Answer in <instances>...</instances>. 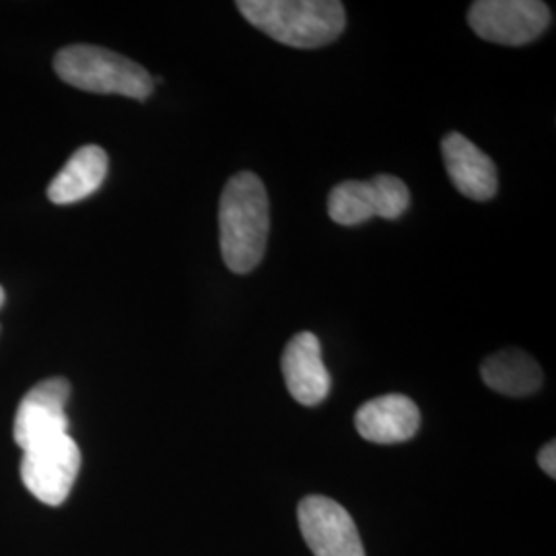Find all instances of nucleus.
<instances>
[{"label": "nucleus", "mask_w": 556, "mask_h": 556, "mask_svg": "<svg viewBox=\"0 0 556 556\" xmlns=\"http://www.w3.org/2000/svg\"><path fill=\"white\" fill-rule=\"evenodd\" d=\"M484 383L503 396H530L542 386V369L523 351L509 349L486 358L480 367Z\"/></svg>", "instance_id": "ddd939ff"}, {"label": "nucleus", "mask_w": 556, "mask_h": 556, "mask_svg": "<svg viewBox=\"0 0 556 556\" xmlns=\"http://www.w3.org/2000/svg\"><path fill=\"white\" fill-rule=\"evenodd\" d=\"M355 425L361 438L379 445H392L417 435L420 413L410 397L386 394L365 402L357 410Z\"/></svg>", "instance_id": "9b49d317"}, {"label": "nucleus", "mask_w": 556, "mask_h": 556, "mask_svg": "<svg viewBox=\"0 0 556 556\" xmlns=\"http://www.w3.org/2000/svg\"><path fill=\"white\" fill-rule=\"evenodd\" d=\"M441 153L447 176L454 181L459 194L478 202L491 200L497 194V167L472 140L450 132L441 142Z\"/></svg>", "instance_id": "9d476101"}, {"label": "nucleus", "mask_w": 556, "mask_h": 556, "mask_svg": "<svg viewBox=\"0 0 556 556\" xmlns=\"http://www.w3.org/2000/svg\"><path fill=\"white\" fill-rule=\"evenodd\" d=\"M410 204V192L400 178L381 174L369 181H342L328 197L330 219L351 227L369 219H400Z\"/></svg>", "instance_id": "20e7f679"}, {"label": "nucleus", "mask_w": 556, "mask_h": 556, "mask_svg": "<svg viewBox=\"0 0 556 556\" xmlns=\"http://www.w3.org/2000/svg\"><path fill=\"white\" fill-rule=\"evenodd\" d=\"M282 378L291 396L303 406H318L328 394L332 379L321 361V346L312 332H299L282 353Z\"/></svg>", "instance_id": "1a4fd4ad"}, {"label": "nucleus", "mask_w": 556, "mask_h": 556, "mask_svg": "<svg viewBox=\"0 0 556 556\" xmlns=\"http://www.w3.org/2000/svg\"><path fill=\"white\" fill-rule=\"evenodd\" d=\"M60 79L87 93L122 96L144 101L153 93V77L130 59L98 46H68L54 59Z\"/></svg>", "instance_id": "7ed1b4c3"}, {"label": "nucleus", "mask_w": 556, "mask_h": 556, "mask_svg": "<svg viewBox=\"0 0 556 556\" xmlns=\"http://www.w3.org/2000/svg\"><path fill=\"white\" fill-rule=\"evenodd\" d=\"M538 464H540V468L548 475L551 478L556 477V443L555 441H551V443H546L542 450H540V454H538Z\"/></svg>", "instance_id": "4468645a"}, {"label": "nucleus", "mask_w": 556, "mask_h": 556, "mask_svg": "<svg viewBox=\"0 0 556 556\" xmlns=\"http://www.w3.org/2000/svg\"><path fill=\"white\" fill-rule=\"evenodd\" d=\"M2 303H4V289L0 287V307H2Z\"/></svg>", "instance_id": "2eb2a0df"}, {"label": "nucleus", "mask_w": 556, "mask_h": 556, "mask_svg": "<svg viewBox=\"0 0 556 556\" xmlns=\"http://www.w3.org/2000/svg\"><path fill=\"white\" fill-rule=\"evenodd\" d=\"M468 23L478 38L501 46H526L551 25V9L538 0H478Z\"/></svg>", "instance_id": "423d86ee"}, {"label": "nucleus", "mask_w": 556, "mask_h": 556, "mask_svg": "<svg viewBox=\"0 0 556 556\" xmlns=\"http://www.w3.org/2000/svg\"><path fill=\"white\" fill-rule=\"evenodd\" d=\"M71 383L64 378L43 379L21 400L13 438L23 452L50 439L68 435L66 402Z\"/></svg>", "instance_id": "0eeeda50"}, {"label": "nucleus", "mask_w": 556, "mask_h": 556, "mask_svg": "<svg viewBox=\"0 0 556 556\" xmlns=\"http://www.w3.org/2000/svg\"><path fill=\"white\" fill-rule=\"evenodd\" d=\"M298 517L314 556H367L353 517L337 501L305 497L299 503Z\"/></svg>", "instance_id": "6e6552de"}, {"label": "nucleus", "mask_w": 556, "mask_h": 556, "mask_svg": "<svg viewBox=\"0 0 556 556\" xmlns=\"http://www.w3.org/2000/svg\"><path fill=\"white\" fill-rule=\"evenodd\" d=\"M220 254L227 268L248 275L258 266L270 233V206L262 179L239 172L227 181L219 202Z\"/></svg>", "instance_id": "f257e3e1"}, {"label": "nucleus", "mask_w": 556, "mask_h": 556, "mask_svg": "<svg viewBox=\"0 0 556 556\" xmlns=\"http://www.w3.org/2000/svg\"><path fill=\"white\" fill-rule=\"evenodd\" d=\"M256 29L291 48H321L340 38L346 13L337 0H239Z\"/></svg>", "instance_id": "f03ea898"}, {"label": "nucleus", "mask_w": 556, "mask_h": 556, "mask_svg": "<svg viewBox=\"0 0 556 556\" xmlns=\"http://www.w3.org/2000/svg\"><path fill=\"white\" fill-rule=\"evenodd\" d=\"M80 450L71 435L40 443L21 459V480L25 489L43 505L59 507L79 477Z\"/></svg>", "instance_id": "39448f33"}, {"label": "nucleus", "mask_w": 556, "mask_h": 556, "mask_svg": "<svg viewBox=\"0 0 556 556\" xmlns=\"http://www.w3.org/2000/svg\"><path fill=\"white\" fill-rule=\"evenodd\" d=\"M108 176V153L98 144L80 147L48 186L54 204H75L96 194Z\"/></svg>", "instance_id": "f8f14e48"}]
</instances>
